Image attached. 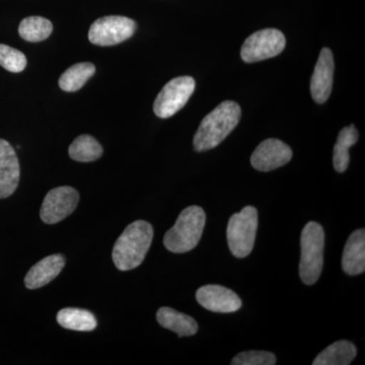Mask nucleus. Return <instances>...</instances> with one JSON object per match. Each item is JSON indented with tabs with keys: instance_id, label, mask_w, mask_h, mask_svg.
Returning <instances> with one entry per match:
<instances>
[{
	"instance_id": "1",
	"label": "nucleus",
	"mask_w": 365,
	"mask_h": 365,
	"mask_svg": "<svg viewBox=\"0 0 365 365\" xmlns=\"http://www.w3.org/2000/svg\"><path fill=\"white\" fill-rule=\"evenodd\" d=\"M241 114V107L232 101H225L218 105L201 122L194 136L195 150H210L220 145L237 126Z\"/></svg>"
},
{
	"instance_id": "2",
	"label": "nucleus",
	"mask_w": 365,
	"mask_h": 365,
	"mask_svg": "<svg viewBox=\"0 0 365 365\" xmlns=\"http://www.w3.org/2000/svg\"><path fill=\"white\" fill-rule=\"evenodd\" d=\"M153 239L150 223L137 220L120 235L113 249V261L119 270L129 271L143 263Z\"/></svg>"
},
{
	"instance_id": "3",
	"label": "nucleus",
	"mask_w": 365,
	"mask_h": 365,
	"mask_svg": "<svg viewBox=\"0 0 365 365\" xmlns=\"http://www.w3.org/2000/svg\"><path fill=\"white\" fill-rule=\"evenodd\" d=\"M206 215L199 206H189L180 213L174 227L168 230L163 237V245L170 252L176 254L187 253L200 242Z\"/></svg>"
},
{
	"instance_id": "4",
	"label": "nucleus",
	"mask_w": 365,
	"mask_h": 365,
	"mask_svg": "<svg viewBox=\"0 0 365 365\" xmlns=\"http://www.w3.org/2000/svg\"><path fill=\"white\" fill-rule=\"evenodd\" d=\"M300 279L304 284L313 285L319 280L324 264L325 232L319 223L311 222L304 227L300 237Z\"/></svg>"
},
{
	"instance_id": "5",
	"label": "nucleus",
	"mask_w": 365,
	"mask_h": 365,
	"mask_svg": "<svg viewBox=\"0 0 365 365\" xmlns=\"http://www.w3.org/2000/svg\"><path fill=\"white\" fill-rule=\"evenodd\" d=\"M258 228V211L246 206L230 218L227 230L228 247L237 258H246L253 251Z\"/></svg>"
},
{
	"instance_id": "6",
	"label": "nucleus",
	"mask_w": 365,
	"mask_h": 365,
	"mask_svg": "<svg viewBox=\"0 0 365 365\" xmlns=\"http://www.w3.org/2000/svg\"><path fill=\"white\" fill-rule=\"evenodd\" d=\"M196 83L191 76H179L172 79L158 93L153 104L158 117L167 119L177 114L195 91Z\"/></svg>"
},
{
	"instance_id": "7",
	"label": "nucleus",
	"mask_w": 365,
	"mask_h": 365,
	"mask_svg": "<svg viewBox=\"0 0 365 365\" xmlns=\"http://www.w3.org/2000/svg\"><path fill=\"white\" fill-rule=\"evenodd\" d=\"M287 39L279 30L264 29L252 34L242 46L241 56L247 63L277 56L284 50Z\"/></svg>"
},
{
	"instance_id": "8",
	"label": "nucleus",
	"mask_w": 365,
	"mask_h": 365,
	"mask_svg": "<svg viewBox=\"0 0 365 365\" xmlns=\"http://www.w3.org/2000/svg\"><path fill=\"white\" fill-rule=\"evenodd\" d=\"M136 23L126 16H109L98 19L91 26L88 40L98 46L120 44L133 36Z\"/></svg>"
},
{
	"instance_id": "9",
	"label": "nucleus",
	"mask_w": 365,
	"mask_h": 365,
	"mask_svg": "<svg viewBox=\"0 0 365 365\" xmlns=\"http://www.w3.org/2000/svg\"><path fill=\"white\" fill-rule=\"evenodd\" d=\"M79 201V194L72 187L62 186L48 192L42 207L40 217L47 225H55L66 220L71 215Z\"/></svg>"
},
{
	"instance_id": "10",
	"label": "nucleus",
	"mask_w": 365,
	"mask_h": 365,
	"mask_svg": "<svg viewBox=\"0 0 365 365\" xmlns=\"http://www.w3.org/2000/svg\"><path fill=\"white\" fill-rule=\"evenodd\" d=\"M292 158V150L287 143L279 139L269 138L259 144L251 157V163L254 169L260 172L283 167Z\"/></svg>"
},
{
	"instance_id": "11",
	"label": "nucleus",
	"mask_w": 365,
	"mask_h": 365,
	"mask_svg": "<svg viewBox=\"0 0 365 365\" xmlns=\"http://www.w3.org/2000/svg\"><path fill=\"white\" fill-rule=\"evenodd\" d=\"M196 299L204 309L213 313H235L242 307L239 295L222 285H204L197 290Z\"/></svg>"
},
{
	"instance_id": "12",
	"label": "nucleus",
	"mask_w": 365,
	"mask_h": 365,
	"mask_svg": "<svg viewBox=\"0 0 365 365\" xmlns=\"http://www.w3.org/2000/svg\"><path fill=\"white\" fill-rule=\"evenodd\" d=\"M334 69L333 53L329 48H323L311 81V93L314 102L324 104L332 91Z\"/></svg>"
},
{
	"instance_id": "13",
	"label": "nucleus",
	"mask_w": 365,
	"mask_h": 365,
	"mask_svg": "<svg viewBox=\"0 0 365 365\" xmlns=\"http://www.w3.org/2000/svg\"><path fill=\"white\" fill-rule=\"evenodd\" d=\"M20 163L13 146L0 139V199L13 195L20 182Z\"/></svg>"
},
{
	"instance_id": "14",
	"label": "nucleus",
	"mask_w": 365,
	"mask_h": 365,
	"mask_svg": "<svg viewBox=\"0 0 365 365\" xmlns=\"http://www.w3.org/2000/svg\"><path fill=\"white\" fill-rule=\"evenodd\" d=\"M66 265V258L62 255L46 257L30 269L25 277V284L29 289H38L54 280Z\"/></svg>"
},
{
	"instance_id": "15",
	"label": "nucleus",
	"mask_w": 365,
	"mask_h": 365,
	"mask_svg": "<svg viewBox=\"0 0 365 365\" xmlns=\"http://www.w3.org/2000/svg\"><path fill=\"white\" fill-rule=\"evenodd\" d=\"M342 268L348 275L355 276L365 270V230H357L350 235L342 257Z\"/></svg>"
},
{
	"instance_id": "16",
	"label": "nucleus",
	"mask_w": 365,
	"mask_h": 365,
	"mask_svg": "<svg viewBox=\"0 0 365 365\" xmlns=\"http://www.w3.org/2000/svg\"><path fill=\"white\" fill-rule=\"evenodd\" d=\"M157 319L160 326L177 333L180 337L193 336L198 332V324L195 319L170 307H160L158 311Z\"/></svg>"
},
{
	"instance_id": "17",
	"label": "nucleus",
	"mask_w": 365,
	"mask_h": 365,
	"mask_svg": "<svg viewBox=\"0 0 365 365\" xmlns=\"http://www.w3.org/2000/svg\"><path fill=\"white\" fill-rule=\"evenodd\" d=\"M357 349L350 341L340 340L328 346L316 359L314 365H348L356 357Z\"/></svg>"
},
{
	"instance_id": "18",
	"label": "nucleus",
	"mask_w": 365,
	"mask_h": 365,
	"mask_svg": "<svg viewBox=\"0 0 365 365\" xmlns=\"http://www.w3.org/2000/svg\"><path fill=\"white\" fill-rule=\"evenodd\" d=\"M57 322L67 330L90 332L98 326L97 319L91 312L86 309L66 307L57 314Z\"/></svg>"
},
{
	"instance_id": "19",
	"label": "nucleus",
	"mask_w": 365,
	"mask_h": 365,
	"mask_svg": "<svg viewBox=\"0 0 365 365\" xmlns=\"http://www.w3.org/2000/svg\"><path fill=\"white\" fill-rule=\"evenodd\" d=\"M359 131L354 125L345 127L338 135L337 143L334 148V169L338 173H344L350 163L349 148L359 140Z\"/></svg>"
},
{
	"instance_id": "20",
	"label": "nucleus",
	"mask_w": 365,
	"mask_h": 365,
	"mask_svg": "<svg viewBox=\"0 0 365 365\" xmlns=\"http://www.w3.org/2000/svg\"><path fill=\"white\" fill-rule=\"evenodd\" d=\"M96 67L90 62L74 64L59 78V86L62 91H78L86 85V81L95 74Z\"/></svg>"
},
{
	"instance_id": "21",
	"label": "nucleus",
	"mask_w": 365,
	"mask_h": 365,
	"mask_svg": "<svg viewBox=\"0 0 365 365\" xmlns=\"http://www.w3.org/2000/svg\"><path fill=\"white\" fill-rule=\"evenodd\" d=\"M69 157L76 162H95L103 155V148L93 136L83 134L69 146Z\"/></svg>"
},
{
	"instance_id": "22",
	"label": "nucleus",
	"mask_w": 365,
	"mask_h": 365,
	"mask_svg": "<svg viewBox=\"0 0 365 365\" xmlns=\"http://www.w3.org/2000/svg\"><path fill=\"white\" fill-rule=\"evenodd\" d=\"M53 31L51 21L42 16H29L21 21L19 34L28 42H41L49 38Z\"/></svg>"
},
{
	"instance_id": "23",
	"label": "nucleus",
	"mask_w": 365,
	"mask_h": 365,
	"mask_svg": "<svg viewBox=\"0 0 365 365\" xmlns=\"http://www.w3.org/2000/svg\"><path fill=\"white\" fill-rule=\"evenodd\" d=\"M25 54L9 46L0 44V66L6 71L19 73L26 68Z\"/></svg>"
},
{
	"instance_id": "24",
	"label": "nucleus",
	"mask_w": 365,
	"mask_h": 365,
	"mask_svg": "<svg viewBox=\"0 0 365 365\" xmlns=\"http://www.w3.org/2000/svg\"><path fill=\"white\" fill-rule=\"evenodd\" d=\"M275 364V355L267 351L242 352L232 360V365H274Z\"/></svg>"
}]
</instances>
